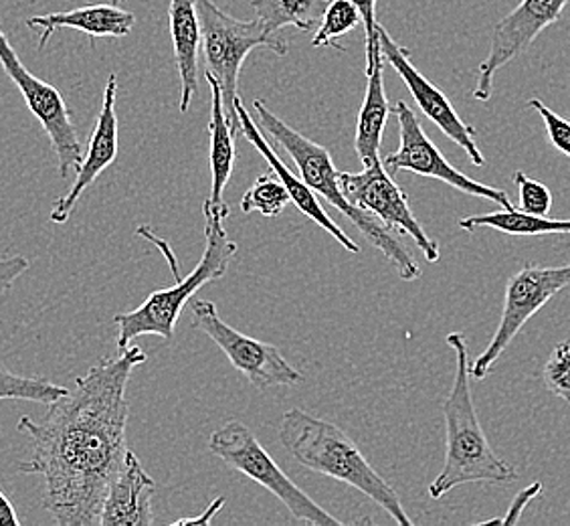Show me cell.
I'll return each mask as SVG.
<instances>
[{"instance_id":"cell-1","label":"cell","mask_w":570,"mask_h":526,"mask_svg":"<svg viewBox=\"0 0 570 526\" xmlns=\"http://www.w3.org/2000/svg\"><path fill=\"white\" fill-rule=\"evenodd\" d=\"M146 359L130 344L76 379L73 389L49 403L43 421L19 419L17 428L33 446L21 471L43 476L45 510L57 525H99L108 486L128 454L126 389Z\"/></svg>"},{"instance_id":"cell-2","label":"cell","mask_w":570,"mask_h":526,"mask_svg":"<svg viewBox=\"0 0 570 526\" xmlns=\"http://www.w3.org/2000/svg\"><path fill=\"white\" fill-rule=\"evenodd\" d=\"M448 344L455 351V379L443 403L445 461L438 478L429 486L433 500L448 496L463 484H504L518 478L514 466L492 450L478 419L470 384L472 362L468 340L461 332H451Z\"/></svg>"},{"instance_id":"cell-3","label":"cell","mask_w":570,"mask_h":526,"mask_svg":"<svg viewBox=\"0 0 570 526\" xmlns=\"http://www.w3.org/2000/svg\"><path fill=\"white\" fill-rule=\"evenodd\" d=\"M287 454L307 470L348 484L381 506L396 525L411 526L399 494L362 456L361 448L338 426L302 409H287L279 423Z\"/></svg>"},{"instance_id":"cell-4","label":"cell","mask_w":570,"mask_h":526,"mask_svg":"<svg viewBox=\"0 0 570 526\" xmlns=\"http://www.w3.org/2000/svg\"><path fill=\"white\" fill-rule=\"evenodd\" d=\"M253 111L257 114L259 128L265 136L272 143L279 144L285 153L292 156V160L296 163L297 173L304 178L307 187L336 211H341L342 215L368 240V243L395 265L396 274L401 280H405V282L419 280L421 267L405 245L396 240L395 233L386 230L383 223L374 220L371 213L352 205L346 195L342 193L338 171L334 166L328 148L309 140L304 134L287 126L282 118H277L274 111L265 106L264 99L253 101Z\"/></svg>"},{"instance_id":"cell-5","label":"cell","mask_w":570,"mask_h":526,"mask_svg":"<svg viewBox=\"0 0 570 526\" xmlns=\"http://www.w3.org/2000/svg\"><path fill=\"white\" fill-rule=\"evenodd\" d=\"M205 220H207V227H205L207 247L197 267L187 277H176L175 285L153 292L132 312H124L114 319L118 327V340H116L118 351L130 347L134 339L150 337V334L170 342L175 339L176 322L180 319L183 308L187 306L188 300H193L203 285L217 282L227 274L229 263L237 255V243L230 242L223 225L227 215L207 211Z\"/></svg>"},{"instance_id":"cell-6","label":"cell","mask_w":570,"mask_h":526,"mask_svg":"<svg viewBox=\"0 0 570 526\" xmlns=\"http://www.w3.org/2000/svg\"><path fill=\"white\" fill-rule=\"evenodd\" d=\"M200 31H203V56L207 71L219 81L223 106L230 130L242 132L237 106L239 98V74L253 49H269L277 56L287 53V45L279 33H272L259 19L239 21L217 7L215 0H197Z\"/></svg>"},{"instance_id":"cell-7","label":"cell","mask_w":570,"mask_h":526,"mask_svg":"<svg viewBox=\"0 0 570 526\" xmlns=\"http://www.w3.org/2000/svg\"><path fill=\"white\" fill-rule=\"evenodd\" d=\"M209 450L230 470L239 471L253 483L264 486L292 513L294 518L312 526L346 525L341 518L330 515L326 508L314 503L277 461L265 451L262 441L239 419H229L209 436Z\"/></svg>"},{"instance_id":"cell-8","label":"cell","mask_w":570,"mask_h":526,"mask_svg":"<svg viewBox=\"0 0 570 526\" xmlns=\"http://www.w3.org/2000/svg\"><path fill=\"white\" fill-rule=\"evenodd\" d=\"M570 285V263L560 267H547L538 263H524L505 284L504 310L494 337L485 351L470 364V374L483 381L492 373L498 359L512 344L528 320L549 304L552 298Z\"/></svg>"},{"instance_id":"cell-9","label":"cell","mask_w":570,"mask_h":526,"mask_svg":"<svg viewBox=\"0 0 570 526\" xmlns=\"http://www.w3.org/2000/svg\"><path fill=\"white\" fill-rule=\"evenodd\" d=\"M190 312L195 329L205 332L225 352L233 369H237L255 389L264 391L269 387H296L304 383L306 377L285 361L275 344L253 339L229 327L220 319L215 302L193 300Z\"/></svg>"},{"instance_id":"cell-10","label":"cell","mask_w":570,"mask_h":526,"mask_svg":"<svg viewBox=\"0 0 570 526\" xmlns=\"http://www.w3.org/2000/svg\"><path fill=\"white\" fill-rule=\"evenodd\" d=\"M0 67L21 91L27 108L43 126L45 134L57 154L59 176L69 178V175L77 171L83 160V146L79 143L66 99L56 86L39 79L24 67L21 57L14 51V47L2 29H0Z\"/></svg>"},{"instance_id":"cell-11","label":"cell","mask_w":570,"mask_h":526,"mask_svg":"<svg viewBox=\"0 0 570 526\" xmlns=\"http://www.w3.org/2000/svg\"><path fill=\"white\" fill-rule=\"evenodd\" d=\"M393 114H395L396 121H399L401 144H399V150L389 154L383 160L384 168L389 173L395 175V173L409 171V173H415V175L441 181L448 187L455 188L463 195L492 201L502 208L514 207L504 191L478 183L470 176L463 175L455 166H451L448 158L435 146V143L429 138L428 132L423 130L417 114L406 106V101L399 99L393 106Z\"/></svg>"},{"instance_id":"cell-12","label":"cell","mask_w":570,"mask_h":526,"mask_svg":"<svg viewBox=\"0 0 570 526\" xmlns=\"http://www.w3.org/2000/svg\"><path fill=\"white\" fill-rule=\"evenodd\" d=\"M342 193L352 205L371 213L381 221L386 230L411 237L429 263L439 262L441 247L423 230L417 217L413 215L405 191L396 185L391 173L384 168L383 160L364 166L362 173H341L338 171Z\"/></svg>"},{"instance_id":"cell-13","label":"cell","mask_w":570,"mask_h":526,"mask_svg":"<svg viewBox=\"0 0 570 526\" xmlns=\"http://www.w3.org/2000/svg\"><path fill=\"white\" fill-rule=\"evenodd\" d=\"M570 0H522L514 11L495 25L490 53L478 71L473 99L488 101L494 94V77L502 67L522 56L538 35L560 21Z\"/></svg>"},{"instance_id":"cell-14","label":"cell","mask_w":570,"mask_h":526,"mask_svg":"<svg viewBox=\"0 0 570 526\" xmlns=\"http://www.w3.org/2000/svg\"><path fill=\"white\" fill-rule=\"evenodd\" d=\"M379 41H381L384 61L391 64L399 77L405 81L406 89L417 101L419 110L423 111L429 120L450 138L451 143L458 144L461 150L470 156L473 166H480V168L485 166V156L478 146V132L468 121L461 120L460 114L455 111L448 96L413 66L411 51L393 41V37L386 33L383 25L379 27Z\"/></svg>"},{"instance_id":"cell-15","label":"cell","mask_w":570,"mask_h":526,"mask_svg":"<svg viewBox=\"0 0 570 526\" xmlns=\"http://www.w3.org/2000/svg\"><path fill=\"white\" fill-rule=\"evenodd\" d=\"M116 98H118V76L110 74L108 84L104 89V101L99 110L96 128L89 138L88 153L83 154V160L76 171V181L69 187L66 195L59 198L56 207L51 208L49 221L56 225H63L71 217L77 201L88 191L98 176L114 165L118 156V114H116Z\"/></svg>"},{"instance_id":"cell-16","label":"cell","mask_w":570,"mask_h":526,"mask_svg":"<svg viewBox=\"0 0 570 526\" xmlns=\"http://www.w3.org/2000/svg\"><path fill=\"white\" fill-rule=\"evenodd\" d=\"M235 106H237V116H239V124H242L243 136L247 138V143L257 148V153L264 156L265 163L269 165V171H274L277 178L282 181V185H284L287 195H289V201L296 205L297 211L304 213L307 220L314 221L318 227H322L328 235H332L346 252H361L358 243L354 242L351 235H346V231L342 230L341 225L330 217L326 208L322 207L318 195L307 187L304 178H297L289 171V166L285 165L279 153L275 150L274 143L265 136L262 128H259V124L253 121L252 111L245 108L242 98H237Z\"/></svg>"},{"instance_id":"cell-17","label":"cell","mask_w":570,"mask_h":526,"mask_svg":"<svg viewBox=\"0 0 570 526\" xmlns=\"http://www.w3.org/2000/svg\"><path fill=\"white\" fill-rule=\"evenodd\" d=\"M156 484L144 470L134 451L128 450L120 470L114 476L99 513L101 526L154 525L153 498Z\"/></svg>"},{"instance_id":"cell-18","label":"cell","mask_w":570,"mask_h":526,"mask_svg":"<svg viewBox=\"0 0 570 526\" xmlns=\"http://www.w3.org/2000/svg\"><path fill=\"white\" fill-rule=\"evenodd\" d=\"M366 94L358 111L354 134V148L364 166L381 160L384 128L389 116L393 114V106L389 104L384 91V57L381 41L366 45Z\"/></svg>"},{"instance_id":"cell-19","label":"cell","mask_w":570,"mask_h":526,"mask_svg":"<svg viewBox=\"0 0 570 526\" xmlns=\"http://www.w3.org/2000/svg\"><path fill=\"white\" fill-rule=\"evenodd\" d=\"M134 25L136 14L124 11L116 4H91L73 11L31 17L27 21V27L31 31L41 29L39 49H45V45L49 43L51 35L56 33L57 29H76L89 35L91 39H121L132 33Z\"/></svg>"},{"instance_id":"cell-20","label":"cell","mask_w":570,"mask_h":526,"mask_svg":"<svg viewBox=\"0 0 570 526\" xmlns=\"http://www.w3.org/2000/svg\"><path fill=\"white\" fill-rule=\"evenodd\" d=\"M168 27L180 76V111L187 114L198 89V51L203 45L197 0H170Z\"/></svg>"},{"instance_id":"cell-21","label":"cell","mask_w":570,"mask_h":526,"mask_svg":"<svg viewBox=\"0 0 570 526\" xmlns=\"http://www.w3.org/2000/svg\"><path fill=\"white\" fill-rule=\"evenodd\" d=\"M205 79L209 81L210 96V176H213V185H210V195L205 205L203 213L215 211L223 213L229 217L230 208L225 203V188L229 185L230 175H233V166H235V132L230 130L225 106H223V96H220L219 81L210 76L209 71L205 74Z\"/></svg>"},{"instance_id":"cell-22","label":"cell","mask_w":570,"mask_h":526,"mask_svg":"<svg viewBox=\"0 0 570 526\" xmlns=\"http://www.w3.org/2000/svg\"><path fill=\"white\" fill-rule=\"evenodd\" d=\"M460 227L468 233H475L478 230H494L505 233V235H520V237L570 235V220H552L549 215L540 217V215L524 213L515 207L463 217L460 220Z\"/></svg>"},{"instance_id":"cell-23","label":"cell","mask_w":570,"mask_h":526,"mask_svg":"<svg viewBox=\"0 0 570 526\" xmlns=\"http://www.w3.org/2000/svg\"><path fill=\"white\" fill-rule=\"evenodd\" d=\"M330 0H252V9L272 33L284 27H296L299 31H312L322 21Z\"/></svg>"},{"instance_id":"cell-24","label":"cell","mask_w":570,"mask_h":526,"mask_svg":"<svg viewBox=\"0 0 570 526\" xmlns=\"http://www.w3.org/2000/svg\"><path fill=\"white\" fill-rule=\"evenodd\" d=\"M69 389L53 383L45 377H21L0 364V401H31V403H53Z\"/></svg>"},{"instance_id":"cell-25","label":"cell","mask_w":570,"mask_h":526,"mask_svg":"<svg viewBox=\"0 0 570 526\" xmlns=\"http://www.w3.org/2000/svg\"><path fill=\"white\" fill-rule=\"evenodd\" d=\"M287 203H292L287 191L274 171H269L265 175L257 176V181L247 188V193L242 198V211L243 213L257 211L267 220H275L284 213Z\"/></svg>"},{"instance_id":"cell-26","label":"cell","mask_w":570,"mask_h":526,"mask_svg":"<svg viewBox=\"0 0 570 526\" xmlns=\"http://www.w3.org/2000/svg\"><path fill=\"white\" fill-rule=\"evenodd\" d=\"M361 22V12L351 0H330L328 9L322 14L318 33L312 39V47H336L338 51H346L338 39L354 31Z\"/></svg>"},{"instance_id":"cell-27","label":"cell","mask_w":570,"mask_h":526,"mask_svg":"<svg viewBox=\"0 0 570 526\" xmlns=\"http://www.w3.org/2000/svg\"><path fill=\"white\" fill-rule=\"evenodd\" d=\"M542 377L550 393L557 394L564 403H570V340L560 342L550 352Z\"/></svg>"},{"instance_id":"cell-28","label":"cell","mask_w":570,"mask_h":526,"mask_svg":"<svg viewBox=\"0 0 570 526\" xmlns=\"http://www.w3.org/2000/svg\"><path fill=\"white\" fill-rule=\"evenodd\" d=\"M514 183L518 187V208L524 213L547 217L552 207L550 188L544 183L530 178L524 171H515Z\"/></svg>"},{"instance_id":"cell-29","label":"cell","mask_w":570,"mask_h":526,"mask_svg":"<svg viewBox=\"0 0 570 526\" xmlns=\"http://www.w3.org/2000/svg\"><path fill=\"white\" fill-rule=\"evenodd\" d=\"M530 108L540 114V118L544 121V128H547V136H549V143L559 150L560 154L569 156L570 158V120L569 118H562L557 111L550 110L549 106L542 101V99L532 98L528 101Z\"/></svg>"},{"instance_id":"cell-30","label":"cell","mask_w":570,"mask_h":526,"mask_svg":"<svg viewBox=\"0 0 570 526\" xmlns=\"http://www.w3.org/2000/svg\"><path fill=\"white\" fill-rule=\"evenodd\" d=\"M540 493H542V484L534 483L530 484V486H527L524 490L520 494H515L514 503L510 505V508H508V513H505L504 518H492V520H488V523H482L483 525H515L518 520H520V516H522V513L527 510V506L534 500V498H538L540 496Z\"/></svg>"},{"instance_id":"cell-31","label":"cell","mask_w":570,"mask_h":526,"mask_svg":"<svg viewBox=\"0 0 570 526\" xmlns=\"http://www.w3.org/2000/svg\"><path fill=\"white\" fill-rule=\"evenodd\" d=\"M31 263L22 255H11V257H0V298L9 294L14 282L21 277Z\"/></svg>"},{"instance_id":"cell-32","label":"cell","mask_w":570,"mask_h":526,"mask_svg":"<svg viewBox=\"0 0 570 526\" xmlns=\"http://www.w3.org/2000/svg\"><path fill=\"white\" fill-rule=\"evenodd\" d=\"M351 2L361 12L364 33H366V45L376 43L379 41V27H381V22L376 19V2L379 0H351Z\"/></svg>"},{"instance_id":"cell-33","label":"cell","mask_w":570,"mask_h":526,"mask_svg":"<svg viewBox=\"0 0 570 526\" xmlns=\"http://www.w3.org/2000/svg\"><path fill=\"white\" fill-rule=\"evenodd\" d=\"M227 505V498H217V500H213L210 503L209 508L203 513L200 516H188V518H180V520H176L173 523L175 526H209L213 523V518L219 515L220 510H223V506Z\"/></svg>"},{"instance_id":"cell-34","label":"cell","mask_w":570,"mask_h":526,"mask_svg":"<svg viewBox=\"0 0 570 526\" xmlns=\"http://www.w3.org/2000/svg\"><path fill=\"white\" fill-rule=\"evenodd\" d=\"M19 516L14 513V506L11 505V500L4 496V493L0 490V526L7 525H19Z\"/></svg>"},{"instance_id":"cell-35","label":"cell","mask_w":570,"mask_h":526,"mask_svg":"<svg viewBox=\"0 0 570 526\" xmlns=\"http://www.w3.org/2000/svg\"><path fill=\"white\" fill-rule=\"evenodd\" d=\"M116 2H120V0H116Z\"/></svg>"}]
</instances>
